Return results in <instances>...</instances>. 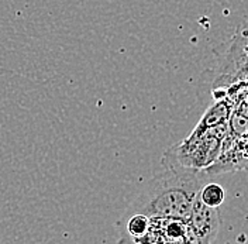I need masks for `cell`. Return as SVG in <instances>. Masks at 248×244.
Returning a JSON list of instances; mask_svg holds the SVG:
<instances>
[{"instance_id": "1", "label": "cell", "mask_w": 248, "mask_h": 244, "mask_svg": "<svg viewBox=\"0 0 248 244\" xmlns=\"http://www.w3.org/2000/svg\"><path fill=\"white\" fill-rule=\"evenodd\" d=\"M162 168L123 214L141 213L150 219L187 222L199 191L209 177L203 171L179 165Z\"/></svg>"}, {"instance_id": "2", "label": "cell", "mask_w": 248, "mask_h": 244, "mask_svg": "<svg viewBox=\"0 0 248 244\" xmlns=\"http://www.w3.org/2000/svg\"><path fill=\"white\" fill-rule=\"evenodd\" d=\"M229 131L227 122H221L203 131H192L185 140L170 146L162 155V167L192 168L203 171L220 154L221 141Z\"/></svg>"}, {"instance_id": "3", "label": "cell", "mask_w": 248, "mask_h": 244, "mask_svg": "<svg viewBox=\"0 0 248 244\" xmlns=\"http://www.w3.org/2000/svg\"><path fill=\"white\" fill-rule=\"evenodd\" d=\"M247 82V26L243 21L232 38L229 48L217 62L212 93L215 100L221 99L232 85Z\"/></svg>"}, {"instance_id": "4", "label": "cell", "mask_w": 248, "mask_h": 244, "mask_svg": "<svg viewBox=\"0 0 248 244\" xmlns=\"http://www.w3.org/2000/svg\"><path fill=\"white\" fill-rule=\"evenodd\" d=\"M247 137H235L227 131L221 141L220 154L216 160L203 169V172L212 178L230 171H244L247 168Z\"/></svg>"}, {"instance_id": "5", "label": "cell", "mask_w": 248, "mask_h": 244, "mask_svg": "<svg viewBox=\"0 0 248 244\" xmlns=\"http://www.w3.org/2000/svg\"><path fill=\"white\" fill-rule=\"evenodd\" d=\"M186 225L196 236H199L202 240L212 244L213 240H216L217 233L220 229L218 211L216 208H209L203 205L198 195Z\"/></svg>"}, {"instance_id": "6", "label": "cell", "mask_w": 248, "mask_h": 244, "mask_svg": "<svg viewBox=\"0 0 248 244\" xmlns=\"http://www.w3.org/2000/svg\"><path fill=\"white\" fill-rule=\"evenodd\" d=\"M116 226L122 231V236H123L122 240L131 239L137 242L150 230L151 219L141 213L123 214L122 219L116 223Z\"/></svg>"}, {"instance_id": "7", "label": "cell", "mask_w": 248, "mask_h": 244, "mask_svg": "<svg viewBox=\"0 0 248 244\" xmlns=\"http://www.w3.org/2000/svg\"><path fill=\"white\" fill-rule=\"evenodd\" d=\"M230 112H232V106L229 105V102L226 99H216L210 106L206 109V112L203 113L202 119L193 130L195 131H203L209 127L216 126L218 123L227 122Z\"/></svg>"}, {"instance_id": "8", "label": "cell", "mask_w": 248, "mask_h": 244, "mask_svg": "<svg viewBox=\"0 0 248 244\" xmlns=\"http://www.w3.org/2000/svg\"><path fill=\"white\" fill-rule=\"evenodd\" d=\"M199 199H201L203 205L217 209L226 199V191L218 183H204L201 188V191H199Z\"/></svg>"}]
</instances>
